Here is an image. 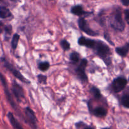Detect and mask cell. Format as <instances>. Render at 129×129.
Returning <instances> with one entry per match:
<instances>
[{"label": "cell", "instance_id": "cell-1", "mask_svg": "<svg viewBox=\"0 0 129 129\" xmlns=\"http://www.w3.org/2000/svg\"><path fill=\"white\" fill-rule=\"evenodd\" d=\"M110 25L112 28L118 31H122L125 29V23L122 19L120 9L118 8L115 11L110 21Z\"/></svg>", "mask_w": 129, "mask_h": 129}, {"label": "cell", "instance_id": "cell-2", "mask_svg": "<svg viewBox=\"0 0 129 129\" xmlns=\"http://www.w3.org/2000/svg\"><path fill=\"white\" fill-rule=\"evenodd\" d=\"M0 62L3 64L4 67L6 68L7 70H8L16 78H17L18 79H19L20 81H21V82L25 83H27V84H29L30 83V81H28L27 79L25 78H24L23 76L20 73V72H19L12 64L10 62H9L6 59H5V57H1L0 58Z\"/></svg>", "mask_w": 129, "mask_h": 129}, {"label": "cell", "instance_id": "cell-3", "mask_svg": "<svg viewBox=\"0 0 129 129\" xmlns=\"http://www.w3.org/2000/svg\"><path fill=\"white\" fill-rule=\"evenodd\" d=\"M94 49L96 50L97 55L104 59L105 62H106L107 63V60L110 59L109 56L110 55V49L109 47L106 45L103 42L98 40L96 41V46Z\"/></svg>", "mask_w": 129, "mask_h": 129}, {"label": "cell", "instance_id": "cell-4", "mask_svg": "<svg viewBox=\"0 0 129 129\" xmlns=\"http://www.w3.org/2000/svg\"><path fill=\"white\" fill-rule=\"evenodd\" d=\"M87 64H88V60L86 59H83L81 60L79 66L76 69V74L82 81L84 82H86L88 80V77L85 73V69Z\"/></svg>", "mask_w": 129, "mask_h": 129}, {"label": "cell", "instance_id": "cell-5", "mask_svg": "<svg viewBox=\"0 0 129 129\" xmlns=\"http://www.w3.org/2000/svg\"><path fill=\"white\" fill-rule=\"evenodd\" d=\"M0 81L1 82V84H2L4 88V91H5V95H6V98H7L8 101L9 102V103H10L11 107L14 108L15 110L16 109V104H15V102L13 100L12 96L11 95V93H10V91H9L8 87V84L7 82H6V78L5 77L0 73Z\"/></svg>", "mask_w": 129, "mask_h": 129}, {"label": "cell", "instance_id": "cell-6", "mask_svg": "<svg viewBox=\"0 0 129 129\" xmlns=\"http://www.w3.org/2000/svg\"><path fill=\"white\" fill-rule=\"evenodd\" d=\"M127 84V81L125 78L118 77L113 80L112 86L115 93H118L124 89Z\"/></svg>", "mask_w": 129, "mask_h": 129}, {"label": "cell", "instance_id": "cell-7", "mask_svg": "<svg viewBox=\"0 0 129 129\" xmlns=\"http://www.w3.org/2000/svg\"><path fill=\"white\" fill-rule=\"evenodd\" d=\"M11 90H12L14 96L18 102H21L22 99L25 98V93H24L23 89L15 81H13L12 83Z\"/></svg>", "mask_w": 129, "mask_h": 129}, {"label": "cell", "instance_id": "cell-8", "mask_svg": "<svg viewBox=\"0 0 129 129\" xmlns=\"http://www.w3.org/2000/svg\"><path fill=\"white\" fill-rule=\"evenodd\" d=\"M25 112L26 115V118H27L28 121L30 123L31 128L32 129H37V120L34 111L30 107H26L25 109Z\"/></svg>", "mask_w": 129, "mask_h": 129}, {"label": "cell", "instance_id": "cell-9", "mask_svg": "<svg viewBox=\"0 0 129 129\" xmlns=\"http://www.w3.org/2000/svg\"><path fill=\"white\" fill-rule=\"evenodd\" d=\"M78 25H79V28L83 31L85 32L86 34H88V35H91V36H95V35H97L95 31H94L89 28L86 21L84 18H80L79 19V20H78Z\"/></svg>", "mask_w": 129, "mask_h": 129}, {"label": "cell", "instance_id": "cell-10", "mask_svg": "<svg viewBox=\"0 0 129 129\" xmlns=\"http://www.w3.org/2000/svg\"><path fill=\"white\" fill-rule=\"evenodd\" d=\"M78 44L82 46H85L88 48H90V49H94L96 44V41L95 40H93V39H88L84 37H81L79 39H78Z\"/></svg>", "mask_w": 129, "mask_h": 129}, {"label": "cell", "instance_id": "cell-11", "mask_svg": "<svg viewBox=\"0 0 129 129\" xmlns=\"http://www.w3.org/2000/svg\"><path fill=\"white\" fill-rule=\"evenodd\" d=\"M7 117L8 118L9 121H10V123H11V125L13 126L14 129H24L23 128L22 126L21 125V124L19 123L18 121L15 118L13 114L11 112H8V113Z\"/></svg>", "mask_w": 129, "mask_h": 129}, {"label": "cell", "instance_id": "cell-12", "mask_svg": "<svg viewBox=\"0 0 129 129\" xmlns=\"http://www.w3.org/2000/svg\"><path fill=\"white\" fill-rule=\"evenodd\" d=\"M12 16L11 11L6 6H0V18L6 19Z\"/></svg>", "mask_w": 129, "mask_h": 129}, {"label": "cell", "instance_id": "cell-13", "mask_svg": "<svg viewBox=\"0 0 129 129\" xmlns=\"http://www.w3.org/2000/svg\"><path fill=\"white\" fill-rule=\"evenodd\" d=\"M115 51L117 54L122 57H125L129 52V43L126 44L124 46L121 47H117Z\"/></svg>", "mask_w": 129, "mask_h": 129}, {"label": "cell", "instance_id": "cell-14", "mask_svg": "<svg viewBox=\"0 0 129 129\" xmlns=\"http://www.w3.org/2000/svg\"><path fill=\"white\" fill-rule=\"evenodd\" d=\"M93 113L96 117H103L107 114V111L103 107H97L93 111Z\"/></svg>", "mask_w": 129, "mask_h": 129}, {"label": "cell", "instance_id": "cell-15", "mask_svg": "<svg viewBox=\"0 0 129 129\" xmlns=\"http://www.w3.org/2000/svg\"><path fill=\"white\" fill-rule=\"evenodd\" d=\"M71 13L74 15L77 16H81L83 14L85 13V12L83 10V7L81 5H77V6H73L71 8Z\"/></svg>", "mask_w": 129, "mask_h": 129}, {"label": "cell", "instance_id": "cell-16", "mask_svg": "<svg viewBox=\"0 0 129 129\" xmlns=\"http://www.w3.org/2000/svg\"><path fill=\"white\" fill-rule=\"evenodd\" d=\"M19 40H20V35L18 34H15L13 35L12 37V40H11V47L13 50H15L16 49L18 46V44Z\"/></svg>", "mask_w": 129, "mask_h": 129}, {"label": "cell", "instance_id": "cell-17", "mask_svg": "<svg viewBox=\"0 0 129 129\" xmlns=\"http://www.w3.org/2000/svg\"><path fill=\"white\" fill-rule=\"evenodd\" d=\"M90 92L96 99H100L101 97V92L98 88L95 86H92L90 89Z\"/></svg>", "mask_w": 129, "mask_h": 129}, {"label": "cell", "instance_id": "cell-18", "mask_svg": "<svg viewBox=\"0 0 129 129\" xmlns=\"http://www.w3.org/2000/svg\"><path fill=\"white\" fill-rule=\"evenodd\" d=\"M121 103L122 105L125 108H129V95L128 94H125L122 97L121 99Z\"/></svg>", "mask_w": 129, "mask_h": 129}, {"label": "cell", "instance_id": "cell-19", "mask_svg": "<svg viewBox=\"0 0 129 129\" xmlns=\"http://www.w3.org/2000/svg\"><path fill=\"white\" fill-rule=\"evenodd\" d=\"M79 59H80V58H79V54L78 53L74 52L70 54V60L73 62H78L79 61Z\"/></svg>", "mask_w": 129, "mask_h": 129}, {"label": "cell", "instance_id": "cell-20", "mask_svg": "<svg viewBox=\"0 0 129 129\" xmlns=\"http://www.w3.org/2000/svg\"><path fill=\"white\" fill-rule=\"evenodd\" d=\"M60 45H61L62 48V49L65 50V51L66 50H69L71 47L70 44H69V43L66 40H65V39L61 40L60 42Z\"/></svg>", "mask_w": 129, "mask_h": 129}, {"label": "cell", "instance_id": "cell-21", "mask_svg": "<svg viewBox=\"0 0 129 129\" xmlns=\"http://www.w3.org/2000/svg\"><path fill=\"white\" fill-rule=\"evenodd\" d=\"M50 67V64L48 62H41L39 64V69L42 71H45L47 70Z\"/></svg>", "mask_w": 129, "mask_h": 129}, {"label": "cell", "instance_id": "cell-22", "mask_svg": "<svg viewBox=\"0 0 129 129\" xmlns=\"http://www.w3.org/2000/svg\"><path fill=\"white\" fill-rule=\"evenodd\" d=\"M5 32V36H10L11 34V31H12V27L10 25H8L5 26V30H4Z\"/></svg>", "mask_w": 129, "mask_h": 129}, {"label": "cell", "instance_id": "cell-23", "mask_svg": "<svg viewBox=\"0 0 129 129\" xmlns=\"http://www.w3.org/2000/svg\"><path fill=\"white\" fill-rule=\"evenodd\" d=\"M38 81L40 83H42V84H45L47 81V76H46L42 75V74H39L37 76Z\"/></svg>", "mask_w": 129, "mask_h": 129}, {"label": "cell", "instance_id": "cell-24", "mask_svg": "<svg viewBox=\"0 0 129 129\" xmlns=\"http://www.w3.org/2000/svg\"><path fill=\"white\" fill-rule=\"evenodd\" d=\"M125 18L127 23L129 25V10H125Z\"/></svg>", "mask_w": 129, "mask_h": 129}, {"label": "cell", "instance_id": "cell-25", "mask_svg": "<svg viewBox=\"0 0 129 129\" xmlns=\"http://www.w3.org/2000/svg\"><path fill=\"white\" fill-rule=\"evenodd\" d=\"M121 2L125 6H128L129 5V0H122Z\"/></svg>", "mask_w": 129, "mask_h": 129}, {"label": "cell", "instance_id": "cell-26", "mask_svg": "<svg viewBox=\"0 0 129 129\" xmlns=\"http://www.w3.org/2000/svg\"><path fill=\"white\" fill-rule=\"evenodd\" d=\"M3 28H4V25L2 22L0 21V34L3 31Z\"/></svg>", "mask_w": 129, "mask_h": 129}, {"label": "cell", "instance_id": "cell-27", "mask_svg": "<svg viewBox=\"0 0 129 129\" xmlns=\"http://www.w3.org/2000/svg\"><path fill=\"white\" fill-rule=\"evenodd\" d=\"M84 129H94V128H92V127H86V128H84Z\"/></svg>", "mask_w": 129, "mask_h": 129}, {"label": "cell", "instance_id": "cell-28", "mask_svg": "<svg viewBox=\"0 0 129 129\" xmlns=\"http://www.w3.org/2000/svg\"><path fill=\"white\" fill-rule=\"evenodd\" d=\"M103 129H110V128H103Z\"/></svg>", "mask_w": 129, "mask_h": 129}]
</instances>
